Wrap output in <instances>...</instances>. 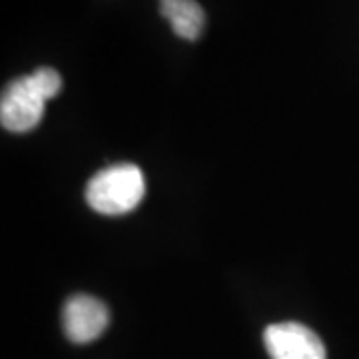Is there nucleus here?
Masks as SVG:
<instances>
[{"mask_svg":"<svg viewBox=\"0 0 359 359\" xmlns=\"http://www.w3.org/2000/svg\"><path fill=\"white\" fill-rule=\"evenodd\" d=\"M62 90V76L42 66L28 76L13 80L0 100V122L8 132H30L44 116V104Z\"/></svg>","mask_w":359,"mask_h":359,"instance_id":"f257e3e1","label":"nucleus"},{"mask_svg":"<svg viewBox=\"0 0 359 359\" xmlns=\"http://www.w3.org/2000/svg\"><path fill=\"white\" fill-rule=\"evenodd\" d=\"M146 180L136 164H114L94 174L86 186V202L104 216L128 214L140 205Z\"/></svg>","mask_w":359,"mask_h":359,"instance_id":"f03ea898","label":"nucleus"},{"mask_svg":"<svg viewBox=\"0 0 359 359\" xmlns=\"http://www.w3.org/2000/svg\"><path fill=\"white\" fill-rule=\"evenodd\" d=\"M160 14L166 18L174 34L184 40H198L205 25V13L196 0H160Z\"/></svg>","mask_w":359,"mask_h":359,"instance_id":"39448f33","label":"nucleus"},{"mask_svg":"<svg viewBox=\"0 0 359 359\" xmlns=\"http://www.w3.org/2000/svg\"><path fill=\"white\" fill-rule=\"evenodd\" d=\"M264 344L271 359H327L320 335L297 321L268 325Z\"/></svg>","mask_w":359,"mask_h":359,"instance_id":"7ed1b4c3","label":"nucleus"},{"mask_svg":"<svg viewBox=\"0 0 359 359\" xmlns=\"http://www.w3.org/2000/svg\"><path fill=\"white\" fill-rule=\"evenodd\" d=\"M110 313L106 304L92 295L78 294L66 302L62 309V325L72 344H90L106 332Z\"/></svg>","mask_w":359,"mask_h":359,"instance_id":"20e7f679","label":"nucleus"}]
</instances>
